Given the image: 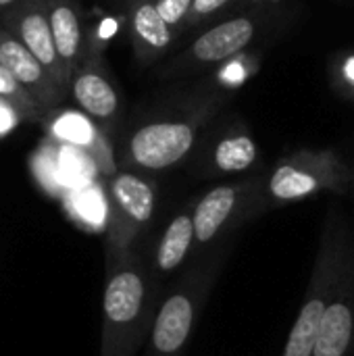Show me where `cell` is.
Returning a JSON list of instances; mask_svg holds the SVG:
<instances>
[{"label":"cell","mask_w":354,"mask_h":356,"mask_svg":"<svg viewBox=\"0 0 354 356\" xmlns=\"http://www.w3.org/2000/svg\"><path fill=\"white\" fill-rule=\"evenodd\" d=\"M221 102L223 92L215 88H198L161 100L121 136L115 148L117 169L152 175L190 161Z\"/></svg>","instance_id":"6da1fadb"},{"label":"cell","mask_w":354,"mask_h":356,"mask_svg":"<svg viewBox=\"0 0 354 356\" xmlns=\"http://www.w3.org/2000/svg\"><path fill=\"white\" fill-rule=\"evenodd\" d=\"M104 267L100 356H138L148 342L163 290L142 250Z\"/></svg>","instance_id":"7a4b0ae2"},{"label":"cell","mask_w":354,"mask_h":356,"mask_svg":"<svg viewBox=\"0 0 354 356\" xmlns=\"http://www.w3.org/2000/svg\"><path fill=\"white\" fill-rule=\"evenodd\" d=\"M227 246H219L192 265L163 292L142 356H184L221 275Z\"/></svg>","instance_id":"3957f363"},{"label":"cell","mask_w":354,"mask_h":356,"mask_svg":"<svg viewBox=\"0 0 354 356\" xmlns=\"http://www.w3.org/2000/svg\"><path fill=\"white\" fill-rule=\"evenodd\" d=\"M286 15V10L267 4L211 21L200 31L186 33L188 40L163 60L161 75L184 77L221 67L269 35Z\"/></svg>","instance_id":"277c9868"},{"label":"cell","mask_w":354,"mask_h":356,"mask_svg":"<svg viewBox=\"0 0 354 356\" xmlns=\"http://www.w3.org/2000/svg\"><path fill=\"white\" fill-rule=\"evenodd\" d=\"M353 244V236L340 211L330 209L321 232V244L317 250L313 273L282 356L315 355L323 315L336 294Z\"/></svg>","instance_id":"5b68a950"},{"label":"cell","mask_w":354,"mask_h":356,"mask_svg":"<svg viewBox=\"0 0 354 356\" xmlns=\"http://www.w3.org/2000/svg\"><path fill=\"white\" fill-rule=\"evenodd\" d=\"M159 188L152 175L117 169L106 181L104 265L140 252L154 232Z\"/></svg>","instance_id":"8992f818"},{"label":"cell","mask_w":354,"mask_h":356,"mask_svg":"<svg viewBox=\"0 0 354 356\" xmlns=\"http://www.w3.org/2000/svg\"><path fill=\"white\" fill-rule=\"evenodd\" d=\"M269 209L265 198V173L223 181L194 196V261L230 244L232 236L250 219Z\"/></svg>","instance_id":"52a82bcc"},{"label":"cell","mask_w":354,"mask_h":356,"mask_svg":"<svg viewBox=\"0 0 354 356\" xmlns=\"http://www.w3.org/2000/svg\"><path fill=\"white\" fill-rule=\"evenodd\" d=\"M353 181L354 173L336 150L300 148L275 161L265 173V198L271 209L294 204L323 192L342 196L348 194Z\"/></svg>","instance_id":"ba28073f"},{"label":"cell","mask_w":354,"mask_h":356,"mask_svg":"<svg viewBox=\"0 0 354 356\" xmlns=\"http://www.w3.org/2000/svg\"><path fill=\"white\" fill-rule=\"evenodd\" d=\"M194 198L169 215L142 248L156 286L165 292L194 261Z\"/></svg>","instance_id":"9c48e42d"},{"label":"cell","mask_w":354,"mask_h":356,"mask_svg":"<svg viewBox=\"0 0 354 356\" xmlns=\"http://www.w3.org/2000/svg\"><path fill=\"white\" fill-rule=\"evenodd\" d=\"M261 161L259 144L242 121H232L200 140L192 154V169L198 177H234L248 175Z\"/></svg>","instance_id":"30bf717a"},{"label":"cell","mask_w":354,"mask_h":356,"mask_svg":"<svg viewBox=\"0 0 354 356\" xmlns=\"http://www.w3.org/2000/svg\"><path fill=\"white\" fill-rule=\"evenodd\" d=\"M69 92L81 113L98 127L111 129L117 123L121 115V94L96 40H88L86 56L71 77Z\"/></svg>","instance_id":"8fae6325"},{"label":"cell","mask_w":354,"mask_h":356,"mask_svg":"<svg viewBox=\"0 0 354 356\" xmlns=\"http://www.w3.org/2000/svg\"><path fill=\"white\" fill-rule=\"evenodd\" d=\"M2 23L52 75V79L69 92V75L54 44V35L48 21L46 0H19L13 8L4 10Z\"/></svg>","instance_id":"7c38bea8"},{"label":"cell","mask_w":354,"mask_h":356,"mask_svg":"<svg viewBox=\"0 0 354 356\" xmlns=\"http://www.w3.org/2000/svg\"><path fill=\"white\" fill-rule=\"evenodd\" d=\"M125 19L140 67H150L167 58L182 40V33L161 17L154 0H125Z\"/></svg>","instance_id":"4fadbf2b"},{"label":"cell","mask_w":354,"mask_h":356,"mask_svg":"<svg viewBox=\"0 0 354 356\" xmlns=\"http://www.w3.org/2000/svg\"><path fill=\"white\" fill-rule=\"evenodd\" d=\"M0 65L13 73L44 113L58 106L67 96V90H63L44 65L4 27H0Z\"/></svg>","instance_id":"5bb4252c"},{"label":"cell","mask_w":354,"mask_h":356,"mask_svg":"<svg viewBox=\"0 0 354 356\" xmlns=\"http://www.w3.org/2000/svg\"><path fill=\"white\" fill-rule=\"evenodd\" d=\"M354 353V244L336 294L323 315L313 356H353Z\"/></svg>","instance_id":"9a60e30c"},{"label":"cell","mask_w":354,"mask_h":356,"mask_svg":"<svg viewBox=\"0 0 354 356\" xmlns=\"http://www.w3.org/2000/svg\"><path fill=\"white\" fill-rule=\"evenodd\" d=\"M46 8L56 50L71 79L88 50V35L77 0H46Z\"/></svg>","instance_id":"2e32d148"},{"label":"cell","mask_w":354,"mask_h":356,"mask_svg":"<svg viewBox=\"0 0 354 356\" xmlns=\"http://www.w3.org/2000/svg\"><path fill=\"white\" fill-rule=\"evenodd\" d=\"M0 100L10 104L15 111H19L21 117L27 119H38L40 115H44V111L35 104V100L25 92V88L2 65H0Z\"/></svg>","instance_id":"e0dca14e"},{"label":"cell","mask_w":354,"mask_h":356,"mask_svg":"<svg viewBox=\"0 0 354 356\" xmlns=\"http://www.w3.org/2000/svg\"><path fill=\"white\" fill-rule=\"evenodd\" d=\"M234 2L236 0H194L192 8L188 13V19L184 23V35L190 31H196L198 27H202L211 21L227 17Z\"/></svg>","instance_id":"ac0fdd59"},{"label":"cell","mask_w":354,"mask_h":356,"mask_svg":"<svg viewBox=\"0 0 354 356\" xmlns=\"http://www.w3.org/2000/svg\"><path fill=\"white\" fill-rule=\"evenodd\" d=\"M330 79L342 98L354 102V50H342L332 58Z\"/></svg>","instance_id":"d6986e66"},{"label":"cell","mask_w":354,"mask_h":356,"mask_svg":"<svg viewBox=\"0 0 354 356\" xmlns=\"http://www.w3.org/2000/svg\"><path fill=\"white\" fill-rule=\"evenodd\" d=\"M154 2H156V8H159L161 17L171 27H175L184 38V23L188 19V13H190L194 0H154Z\"/></svg>","instance_id":"ffe728a7"},{"label":"cell","mask_w":354,"mask_h":356,"mask_svg":"<svg viewBox=\"0 0 354 356\" xmlns=\"http://www.w3.org/2000/svg\"><path fill=\"white\" fill-rule=\"evenodd\" d=\"M19 119H21L19 111H15L10 104H6L4 100H0V136L8 134L19 123Z\"/></svg>","instance_id":"44dd1931"},{"label":"cell","mask_w":354,"mask_h":356,"mask_svg":"<svg viewBox=\"0 0 354 356\" xmlns=\"http://www.w3.org/2000/svg\"><path fill=\"white\" fill-rule=\"evenodd\" d=\"M267 4H271V0H236L227 15H236V13L250 10V8H261V6H267Z\"/></svg>","instance_id":"7402d4cb"},{"label":"cell","mask_w":354,"mask_h":356,"mask_svg":"<svg viewBox=\"0 0 354 356\" xmlns=\"http://www.w3.org/2000/svg\"><path fill=\"white\" fill-rule=\"evenodd\" d=\"M19 0H0V10H8L17 4Z\"/></svg>","instance_id":"603a6c76"}]
</instances>
